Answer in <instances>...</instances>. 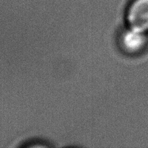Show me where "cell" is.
Masks as SVG:
<instances>
[{
	"label": "cell",
	"mask_w": 148,
	"mask_h": 148,
	"mask_svg": "<svg viewBox=\"0 0 148 148\" xmlns=\"http://www.w3.org/2000/svg\"><path fill=\"white\" fill-rule=\"evenodd\" d=\"M117 42L120 50L124 54L138 56L147 49L148 33L127 25L119 34Z\"/></svg>",
	"instance_id": "cell-1"
},
{
	"label": "cell",
	"mask_w": 148,
	"mask_h": 148,
	"mask_svg": "<svg viewBox=\"0 0 148 148\" xmlns=\"http://www.w3.org/2000/svg\"><path fill=\"white\" fill-rule=\"evenodd\" d=\"M125 17L127 26L148 33V0H132Z\"/></svg>",
	"instance_id": "cell-2"
}]
</instances>
